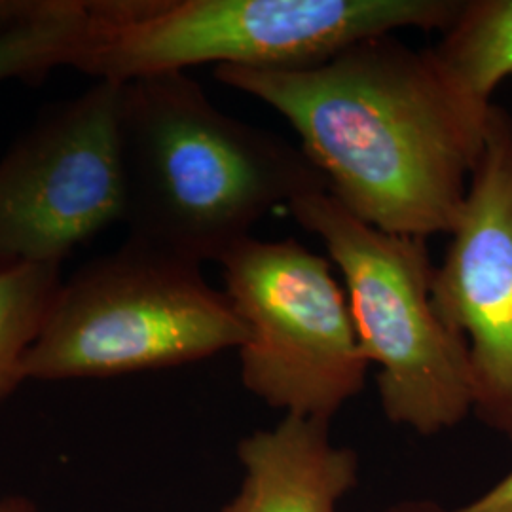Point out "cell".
Masks as SVG:
<instances>
[{
  "mask_svg": "<svg viewBox=\"0 0 512 512\" xmlns=\"http://www.w3.org/2000/svg\"><path fill=\"white\" fill-rule=\"evenodd\" d=\"M249 330L202 264L128 238L61 281L23 380L112 378L239 349Z\"/></svg>",
  "mask_w": 512,
  "mask_h": 512,
  "instance_id": "cell-3",
  "label": "cell"
},
{
  "mask_svg": "<svg viewBox=\"0 0 512 512\" xmlns=\"http://www.w3.org/2000/svg\"><path fill=\"white\" fill-rule=\"evenodd\" d=\"M61 285V264H16L0 268V404L23 380L21 363Z\"/></svg>",
  "mask_w": 512,
  "mask_h": 512,
  "instance_id": "cell-12",
  "label": "cell"
},
{
  "mask_svg": "<svg viewBox=\"0 0 512 512\" xmlns=\"http://www.w3.org/2000/svg\"><path fill=\"white\" fill-rule=\"evenodd\" d=\"M8 509H10V512H35L33 503L23 495L8 497Z\"/></svg>",
  "mask_w": 512,
  "mask_h": 512,
  "instance_id": "cell-15",
  "label": "cell"
},
{
  "mask_svg": "<svg viewBox=\"0 0 512 512\" xmlns=\"http://www.w3.org/2000/svg\"><path fill=\"white\" fill-rule=\"evenodd\" d=\"M213 76L279 112L357 219L423 239L452 232L494 103L463 92L433 48L378 35L311 67L220 65Z\"/></svg>",
  "mask_w": 512,
  "mask_h": 512,
  "instance_id": "cell-1",
  "label": "cell"
},
{
  "mask_svg": "<svg viewBox=\"0 0 512 512\" xmlns=\"http://www.w3.org/2000/svg\"><path fill=\"white\" fill-rule=\"evenodd\" d=\"M120 0H55L44 16L0 33V84L37 82L57 67H74L97 42Z\"/></svg>",
  "mask_w": 512,
  "mask_h": 512,
  "instance_id": "cell-10",
  "label": "cell"
},
{
  "mask_svg": "<svg viewBox=\"0 0 512 512\" xmlns=\"http://www.w3.org/2000/svg\"><path fill=\"white\" fill-rule=\"evenodd\" d=\"M387 512H512V469L473 501L454 509L433 501H403Z\"/></svg>",
  "mask_w": 512,
  "mask_h": 512,
  "instance_id": "cell-13",
  "label": "cell"
},
{
  "mask_svg": "<svg viewBox=\"0 0 512 512\" xmlns=\"http://www.w3.org/2000/svg\"><path fill=\"white\" fill-rule=\"evenodd\" d=\"M458 10L456 0H133L73 69L114 84L207 63L300 69L365 38L444 31Z\"/></svg>",
  "mask_w": 512,
  "mask_h": 512,
  "instance_id": "cell-5",
  "label": "cell"
},
{
  "mask_svg": "<svg viewBox=\"0 0 512 512\" xmlns=\"http://www.w3.org/2000/svg\"><path fill=\"white\" fill-rule=\"evenodd\" d=\"M0 512H10V509H8V497L0 499Z\"/></svg>",
  "mask_w": 512,
  "mask_h": 512,
  "instance_id": "cell-16",
  "label": "cell"
},
{
  "mask_svg": "<svg viewBox=\"0 0 512 512\" xmlns=\"http://www.w3.org/2000/svg\"><path fill=\"white\" fill-rule=\"evenodd\" d=\"M287 209L323 241L342 275L359 346L378 370L385 418L423 437L459 425L473 412L469 355L435 308L427 239L370 226L327 190Z\"/></svg>",
  "mask_w": 512,
  "mask_h": 512,
  "instance_id": "cell-4",
  "label": "cell"
},
{
  "mask_svg": "<svg viewBox=\"0 0 512 512\" xmlns=\"http://www.w3.org/2000/svg\"><path fill=\"white\" fill-rule=\"evenodd\" d=\"M118 84L40 116L0 158V268L61 264L74 247L122 222Z\"/></svg>",
  "mask_w": 512,
  "mask_h": 512,
  "instance_id": "cell-7",
  "label": "cell"
},
{
  "mask_svg": "<svg viewBox=\"0 0 512 512\" xmlns=\"http://www.w3.org/2000/svg\"><path fill=\"white\" fill-rule=\"evenodd\" d=\"M55 0H0V33L44 16Z\"/></svg>",
  "mask_w": 512,
  "mask_h": 512,
  "instance_id": "cell-14",
  "label": "cell"
},
{
  "mask_svg": "<svg viewBox=\"0 0 512 512\" xmlns=\"http://www.w3.org/2000/svg\"><path fill=\"white\" fill-rule=\"evenodd\" d=\"M219 264L249 330L238 349L243 387L285 416L330 423L363 391L370 366L330 258L296 239L251 236Z\"/></svg>",
  "mask_w": 512,
  "mask_h": 512,
  "instance_id": "cell-6",
  "label": "cell"
},
{
  "mask_svg": "<svg viewBox=\"0 0 512 512\" xmlns=\"http://www.w3.org/2000/svg\"><path fill=\"white\" fill-rule=\"evenodd\" d=\"M448 236L433 302L467 346L476 418L512 442V118L497 105Z\"/></svg>",
  "mask_w": 512,
  "mask_h": 512,
  "instance_id": "cell-8",
  "label": "cell"
},
{
  "mask_svg": "<svg viewBox=\"0 0 512 512\" xmlns=\"http://www.w3.org/2000/svg\"><path fill=\"white\" fill-rule=\"evenodd\" d=\"M329 425L287 414L241 439V486L220 512L340 511L359 482V458L330 440Z\"/></svg>",
  "mask_w": 512,
  "mask_h": 512,
  "instance_id": "cell-9",
  "label": "cell"
},
{
  "mask_svg": "<svg viewBox=\"0 0 512 512\" xmlns=\"http://www.w3.org/2000/svg\"><path fill=\"white\" fill-rule=\"evenodd\" d=\"M128 238L219 262L281 205L327 190L300 147L220 110L188 73L118 84Z\"/></svg>",
  "mask_w": 512,
  "mask_h": 512,
  "instance_id": "cell-2",
  "label": "cell"
},
{
  "mask_svg": "<svg viewBox=\"0 0 512 512\" xmlns=\"http://www.w3.org/2000/svg\"><path fill=\"white\" fill-rule=\"evenodd\" d=\"M433 52L463 92L492 105L495 90L512 76V0L459 2Z\"/></svg>",
  "mask_w": 512,
  "mask_h": 512,
  "instance_id": "cell-11",
  "label": "cell"
}]
</instances>
